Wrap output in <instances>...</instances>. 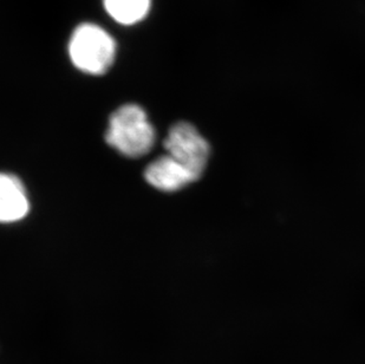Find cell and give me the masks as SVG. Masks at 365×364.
I'll use <instances>...</instances> for the list:
<instances>
[{
	"instance_id": "obj_2",
	"label": "cell",
	"mask_w": 365,
	"mask_h": 364,
	"mask_svg": "<svg viewBox=\"0 0 365 364\" xmlns=\"http://www.w3.org/2000/svg\"><path fill=\"white\" fill-rule=\"evenodd\" d=\"M116 54V44L98 25L82 24L70 38L69 55L73 66L83 73L102 75L110 69Z\"/></svg>"
},
{
	"instance_id": "obj_4",
	"label": "cell",
	"mask_w": 365,
	"mask_h": 364,
	"mask_svg": "<svg viewBox=\"0 0 365 364\" xmlns=\"http://www.w3.org/2000/svg\"><path fill=\"white\" fill-rule=\"evenodd\" d=\"M145 178L149 185L163 192H176L199 180L169 154L153 161L145 169Z\"/></svg>"
},
{
	"instance_id": "obj_5",
	"label": "cell",
	"mask_w": 365,
	"mask_h": 364,
	"mask_svg": "<svg viewBox=\"0 0 365 364\" xmlns=\"http://www.w3.org/2000/svg\"><path fill=\"white\" fill-rule=\"evenodd\" d=\"M30 210L24 186L17 176L0 173V223H14Z\"/></svg>"
},
{
	"instance_id": "obj_1",
	"label": "cell",
	"mask_w": 365,
	"mask_h": 364,
	"mask_svg": "<svg viewBox=\"0 0 365 364\" xmlns=\"http://www.w3.org/2000/svg\"><path fill=\"white\" fill-rule=\"evenodd\" d=\"M106 140L121 154L141 158L154 147L155 131L145 110L127 104L111 115Z\"/></svg>"
},
{
	"instance_id": "obj_3",
	"label": "cell",
	"mask_w": 365,
	"mask_h": 364,
	"mask_svg": "<svg viewBox=\"0 0 365 364\" xmlns=\"http://www.w3.org/2000/svg\"><path fill=\"white\" fill-rule=\"evenodd\" d=\"M163 145L167 154L190 169L197 179H200L206 169L210 148L206 138L193 124L188 122L174 124L169 129Z\"/></svg>"
},
{
	"instance_id": "obj_6",
	"label": "cell",
	"mask_w": 365,
	"mask_h": 364,
	"mask_svg": "<svg viewBox=\"0 0 365 364\" xmlns=\"http://www.w3.org/2000/svg\"><path fill=\"white\" fill-rule=\"evenodd\" d=\"M108 14L122 25L143 21L150 10L152 0H103Z\"/></svg>"
}]
</instances>
